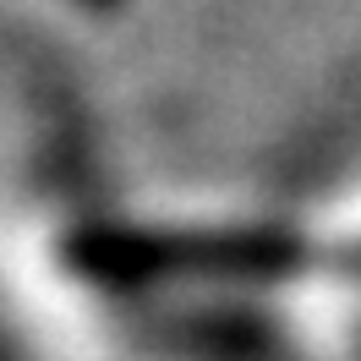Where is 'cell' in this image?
Listing matches in <instances>:
<instances>
[{"label": "cell", "mask_w": 361, "mask_h": 361, "mask_svg": "<svg viewBox=\"0 0 361 361\" xmlns=\"http://www.w3.org/2000/svg\"><path fill=\"white\" fill-rule=\"evenodd\" d=\"M6 247L55 361H361V192L247 219L77 203Z\"/></svg>", "instance_id": "1"}]
</instances>
